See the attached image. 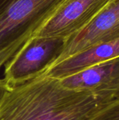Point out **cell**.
<instances>
[{"instance_id": "1", "label": "cell", "mask_w": 119, "mask_h": 120, "mask_svg": "<svg viewBox=\"0 0 119 120\" xmlns=\"http://www.w3.org/2000/svg\"><path fill=\"white\" fill-rule=\"evenodd\" d=\"M119 95L73 90L39 76L10 88L0 103V120H87Z\"/></svg>"}, {"instance_id": "2", "label": "cell", "mask_w": 119, "mask_h": 120, "mask_svg": "<svg viewBox=\"0 0 119 120\" xmlns=\"http://www.w3.org/2000/svg\"><path fill=\"white\" fill-rule=\"evenodd\" d=\"M66 0H17L0 14V67L17 56Z\"/></svg>"}, {"instance_id": "3", "label": "cell", "mask_w": 119, "mask_h": 120, "mask_svg": "<svg viewBox=\"0 0 119 120\" xmlns=\"http://www.w3.org/2000/svg\"><path fill=\"white\" fill-rule=\"evenodd\" d=\"M65 41L61 37H34L4 66V79L12 87L41 75L53 65Z\"/></svg>"}, {"instance_id": "4", "label": "cell", "mask_w": 119, "mask_h": 120, "mask_svg": "<svg viewBox=\"0 0 119 120\" xmlns=\"http://www.w3.org/2000/svg\"><path fill=\"white\" fill-rule=\"evenodd\" d=\"M112 0H66L34 37L65 39L88 25Z\"/></svg>"}, {"instance_id": "5", "label": "cell", "mask_w": 119, "mask_h": 120, "mask_svg": "<svg viewBox=\"0 0 119 120\" xmlns=\"http://www.w3.org/2000/svg\"><path fill=\"white\" fill-rule=\"evenodd\" d=\"M118 38L119 0H112L88 25L66 39L61 53L52 66L95 44Z\"/></svg>"}, {"instance_id": "6", "label": "cell", "mask_w": 119, "mask_h": 120, "mask_svg": "<svg viewBox=\"0 0 119 120\" xmlns=\"http://www.w3.org/2000/svg\"><path fill=\"white\" fill-rule=\"evenodd\" d=\"M66 88L89 91L119 90V56L60 79Z\"/></svg>"}, {"instance_id": "7", "label": "cell", "mask_w": 119, "mask_h": 120, "mask_svg": "<svg viewBox=\"0 0 119 120\" xmlns=\"http://www.w3.org/2000/svg\"><path fill=\"white\" fill-rule=\"evenodd\" d=\"M119 56V38L95 44L52 66L40 76L62 79Z\"/></svg>"}, {"instance_id": "8", "label": "cell", "mask_w": 119, "mask_h": 120, "mask_svg": "<svg viewBox=\"0 0 119 120\" xmlns=\"http://www.w3.org/2000/svg\"><path fill=\"white\" fill-rule=\"evenodd\" d=\"M87 120H119V95Z\"/></svg>"}, {"instance_id": "9", "label": "cell", "mask_w": 119, "mask_h": 120, "mask_svg": "<svg viewBox=\"0 0 119 120\" xmlns=\"http://www.w3.org/2000/svg\"><path fill=\"white\" fill-rule=\"evenodd\" d=\"M11 86L8 85V84L4 79H0V103L1 102L2 99L8 92V91L10 89Z\"/></svg>"}, {"instance_id": "10", "label": "cell", "mask_w": 119, "mask_h": 120, "mask_svg": "<svg viewBox=\"0 0 119 120\" xmlns=\"http://www.w3.org/2000/svg\"><path fill=\"white\" fill-rule=\"evenodd\" d=\"M17 0H0V14Z\"/></svg>"}]
</instances>
